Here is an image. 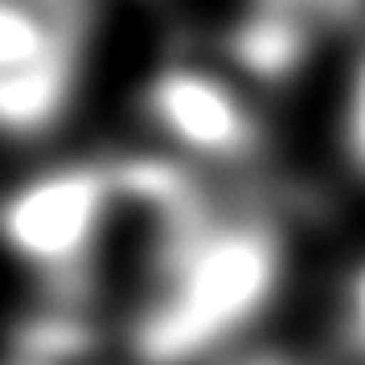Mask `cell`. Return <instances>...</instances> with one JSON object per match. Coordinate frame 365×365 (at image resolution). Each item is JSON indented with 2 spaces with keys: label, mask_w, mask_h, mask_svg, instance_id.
Returning <instances> with one entry per match:
<instances>
[{
  "label": "cell",
  "mask_w": 365,
  "mask_h": 365,
  "mask_svg": "<svg viewBox=\"0 0 365 365\" xmlns=\"http://www.w3.org/2000/svg\"><path fill=\"white\" fill-rule=\"evenodd\" d=\"M345 148L353 168L365 177V50L353 66V83H349V99H345Z\"/></svg>",
  "instance_id": "6"
},
{
  "label": "cell",
  "mask_w": 365,
  "mask_h": 365,
  "mask_svg": "<svg viewBox=\"0 0 365 365\" xmlns=\"http://www.w3.org/2000/svg\"><path fill=\"white\" fill-rule=\"evenodd\" d=\"M148 115L168 140L214 160H242L263 140L259 115L238 86L197 66L160 70L148 86Z\"/></svg>",
  "instance_id": "3"
},
{
  "label": "cell",
  "mask_w": 365,
  "mask_h": 365,
  "mask_svg": "<svg viewBox=\"0 0 365 365\" xmlns=\"http://www.w3.org/2000/svg\"><path fill=\"white\" fill-rule=\"evenodd\" d=\"M242 365H292V361H283V357H250Z\"/></svg>",
  "instance_id": "7"
},
{
  "label": "cell",
  "mask_w": 365,
  "mask_h": 365,
  "mask_svg": "<svg viewBox=\"0 0 365 365\" xmlns=\"http://www.w3.org/2000/svg\"><path fill=\"white\" fill-rule=\"evenodd\" d=\"M341 336L345 345L365 361V255L353 263L341 292Z\"/></svg>",
  "instance_id": "5"
},
{
  "label": "cell",
  "mask_w": 365,
  "mask_h": 365,
  "mask_svg": "<svg viewBox=\"0 0 365 365\" xmlns=\"http://www.w3.org/2000/svg\"><path fill=\"white\" fill-rule=\"evenodd\" d=\"M226 50L242 74L259 83H283L304 66V58L312 50V13L259 0L230 29Z\"/></svg>",
  "instance_id": "4"
},
{
  "label": "cell",
  "mask_w": 365,
  "mask_h": 365,
  "mask_svg": "<svg viewBox=\"0 0 365 365\" xmlns=\"http://www.w3.org/2000/svg\"><path fill=\"white\" fill-rule=\"evenodd\" d=\"M168 283L135 324L152 365H181L247 329L283 283V242L267 222H210L165 250Z\"/></svg>",
  "instance_id": "1"
},
{
  "label": "cell",
  "mask_w": 365,
  "mask_h": 365,
  "mask_svg": "<svg viewBox=\"0 0 365 365\" xmlns=\"http://www.w3.org/2000/svg\"><path fill=\"white\" fill-rule=\"evenodd\" d=\"M17 365H78V361H17Z\"/></svg>",
  "instance_id": "8"
},
{
  "label": "cell",
  "mask_w": 365,
  "mask_h": 365,
  "mask_svg": "<svg viewBox=\"0 0 365 365\" xmlns=\"http://www.w3.org/2000/svg\"><path fill=\"white\" fill-rule=\"evenodd\" d=\"M115 193V168H58L4 201L0 234L25 263L50 275H74L95 247Z\"/></svg>",
  "instance_id": "2"
}]
</instances>
